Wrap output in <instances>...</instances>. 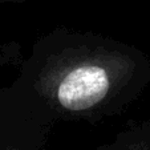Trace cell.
<instances>
[{
    "label": "cell",
    "mask_w": 150,
    "mask_h": 150,
    "mask_svg": "<svg viewBox=\"0 0 150 150\" xmlns=\"http://www.w3.org/2000/svg\"><path fill=\"white\" fill-rule=\"evenodd\" d=\"M108 88V76L101 67L85 65L67 74L60 84L57 97L64 108L82 110L101 101Z\"/></svg>",
    "instance_id": "1"
}]
</instances>
